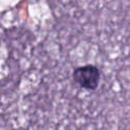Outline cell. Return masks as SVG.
<instances>
[{
    "label": "cell",
    "instance_id": "obj_1",
    "mask_svg": "<svg viewBox=\"0 0 130 130\" xmlns=\"http://www.w3.org/2000/svg\"><path fill=\"white\" fill-rule=\"evenodd\" d=\"M72 77L74 82L81 88L87 90H94L100 84L101 72L96 66L92 64H87L75 68L73 70Z\"/></svg>",
    "mask_w": 130,
    "mask_h": 130
}]
</instances>
